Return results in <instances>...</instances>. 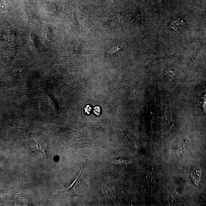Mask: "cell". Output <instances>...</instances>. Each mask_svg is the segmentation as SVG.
<instances>
[{"mask_svg": "<svg viewBox=\"0 0 206 206\" xmlns=\"http://www.w3.org/2000/svg\"><path fill=\"white\" fill-rule=\"evenodd\" d=\"M82 168H81V170H80V173H79L78 176V177L77 178V179H75V180L74 181V182L73 183V184L71 185L70 186V187H69V188H68V189H70V188L72 187L73 185H74V183H75V182L78 179V178L79 177V176H80L81 173H82Z\"/></svg>", "mask_w": 206, "mask_h": 206, "instance_id": "obj_5", "label": "cell"}, {"mask_svg": "<svg viewBox=\"0 0 206 206\" xmlns=\"http://www.w3.org/2000/svg\"><path fill=\"white\" fill-rule=\"evenodd\" d=\"M183 21L181 20L180 19H176L174 21H173V22L171 23V27L172 28L174 29V30H178L182 25L183 24Z\"/></svg>", "mask_w": 206, "mask_h": 206, "instance_id": "obj_1", "label": "cell"}, {"mask_svg": "<svg viewBox=\"0 0 206 206\" xmlns=\"http://www.w3.org/2000/svg\"><path fill=\"white\" fill-rule=\"evenodd\" d=\"M94 111L95 114L97 115V116H99L100 112V109L99 107V106L95 107L94 108Z\"/></svg>", "mask_w": 206, "mask_h": 206, "instance_id": "obj_3", "label": "cell"}, {"mask_svg": "<svg viewBox=\"0 0 206 206\" xmlns=\"http://www.w3.org/2000/svg\"><path fill=\"white\" fill-rule=\"evenodd\" d=\"M120 49L121 47H120L119 45H118V46L115 47L113 48H112L110 50L108 53H116V52L119 51V50Z\"/></svg>", "mask_w": 206, "mask_h": 206, "instance_id": "obj_2", "label": "cell"}, {"mask_svg": "<svg viewBox=\"0 0 206 206\" xmlns=\"http://www.w3.org/2000/svg\"><path fill=\"white\" fill-rule=\"evenodd\" d=\"M1 169H0V171H1Z\"/></svg>", "mask_w": 206, "mask_h": 206, "instance_id": "obj_6", "label": "cell"}, {"mask_svg": "<svg viewBox=\"0 0 206 206\" xmlns=\"http://www.w3.org/2000/svg\"><path fill=\"white\" fill-rule=\"evenodd\" d=\"M84 109H85L86 113H87L88 114H90V111L91 110V108L90 107V105H87Z\"/></svg>", "mask_w": 206, "mask_h": 206, "instance_id": "obj_4", "label": "cell"}]
</instances>
